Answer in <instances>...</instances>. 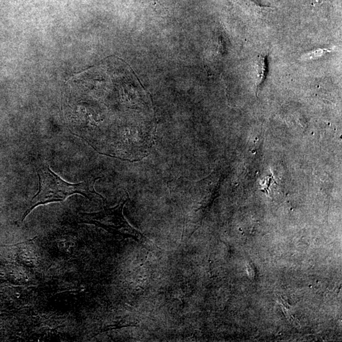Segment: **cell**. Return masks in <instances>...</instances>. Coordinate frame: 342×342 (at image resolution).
Returning a JSON list of instances; mask_svg holds the SVG:
<instances>
[{"label": "cell", "mask_w": 342, "mask_h": 342, "mask_svg": "<svg viewBox=\"0 0 342 342\" xmlns=\"http://www.w3.org/2000/svg\"><path fill=\"white\" fill-rule=\"evenodd\" d=\"M35 165L39 180V190L31 200L28 210L23 216L22 222L37 206L62 202L74 194L83 195L88 200H91L94 195L104 199L94 190V183L99 177H91L81 183L71 184L62 180L44 163L36 162Z\"/></svg>", "instance_id": "1"}, {"label": "cell", "mask_w": 342, "mask_h": 342, "mask_svg": "<svg viewBox=\"0 0 342 342\" xmlns=\"http://www.w3.org/2000/svg\"><path fill=\"white\" fill-rule=\"evenodd\" d=\"M257 65V80L258 88H259L265 79L266 72H267V56L260 55L258 58Z\"/></svg>", "instance_id": "3"}, {"label": "cell", "mask_w": 342, "mask_h": 342, "mask_svg": "<svg viewBox=\"0 0 342 342\" xmlns=\"http://www.w3.org/2000/svg\"><path fill=\"white\" fill-rule=\"evenodd\" d=\"M128 197L113 208L93 213H80L81 223L94 225L107 231L116 237L132 238L145 247L150 246L151 241L142 233L135 229L126 221L123 215V208Z\"/></svg>", "instance_id": "2"}, {"label": "cell", "mask_w": 342, "mask_h": 342, "mask_svg": "<svg viewBox=\"0 0 342 342\" xmlns=\"http://www.w3.org/2000/svg\"><path fill=\"white\" fill-rule=\"evenodd\" d=\"M326 52H329V50H324V49H319V50H317L313 51L308 55H306L303 58L306 59H313L314 57H318L321 56Z\"/></svg>", "instance_id": "4"}]
</instances>
